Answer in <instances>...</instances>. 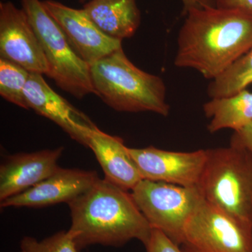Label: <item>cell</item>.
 Masks as SVG:
<instances>
[{
	"label": "cell",
	"mask_w": 252,
	"mask_h": 252,
	"mask_svg": "<svg viewBox=\"0 0 252 252\" xmlns=\"http://www.w3.org/2000/svg\"><path fill=\"white\" fill-rule=\"evenodd\" d=\"M177 37V67L213 80L252 48V15L216 6L193 8Z\"/></svg>",
	"instance_id": "1"
},
{
	"label": "cell",
	"mask_w": 252,
	"mask_h": 252,
	"mask_svg": "<svg viewBox=\"0 0 252 252\" xmlns=\"http://www.w3.org/2000/svg\"><path fill=\"white\" fill-rule=\"evenodd\" d=\"M83 9L102 32L117 40L132 37L140 26L136 0H91Z\"/></svg>",
	"instance_id": "15"
},
{
	"label": "cell",
	"mask_w": 252,
	"mask_h": 252,
	"mask_svg": "<svg viewBox=\"0 0 252 252\" xmlns=\"http://www.w3.org/2000/svg\"><path fill=\"white\" fill-rule=\"evenodd\" d=\"M131 191L152 228L180 246L186 225L203 198L198 188L142 180Z\"/></svg>",
	"instance_id": "6"
},
{
	"label": "cell",
	"mask_w": 252,
	"mask_h": 252,
	"mask_svg": "<svg viewBox=\"0 0 252 252\" xmlns=\"http://www.w3.org/2000/svg\"><path fill=\"white\" fill-rule=\"evenodd\" d=\"M145 248L147 252H184L180 246L172 241L166 235L154 228Z\"/></svg>",
	"instance_id": "20"
},
{
	"label": "cell",
	"mask_w": 252,
	"mask_h": 252,
	"mask_svg": "<svg viewBox=\"0 0 252 252\" xmlns=\"http://www.w3.org/2000/svg\"><path fill=\"white\" fill-rule=\"evenodd\" d=\"M42 4L65 34L73 49L89 65L122 47V41L106 35L84 9L69 7L54 0H45Z\"/></svg>",
	"instance_id": "10"
},
{
	"label": "cell",
	"mask_w": 252,
	"mask_h": 252,
	"mask_svg": "<svg viewBox=\"0 0 252 252\" xmlns=\"http://www.w3.org/2000/svg\"><path fill=\"white\" fill-rule=\"evenodd\" d=\"M88 147L102 167L104 179L114 185L129 191L143 180L128 147L121 137L109 135L97 127L89 137Z\"/></svg>",
	"instance_id": "14"
},
{
	"label": "cell",
	"mask_w": 252,
	"mask_h": 252,
	"mask_svg": "<svg viewBox=\"0 0 252 252\" xmlns=\"http://www.w3.org/2000/svg\"><path fill=\"white\" fill-rule=\"evenodd\" d=\"M97 172L60 167L52 175L22 193L0 203L6 207H43L70 203L98 180Z\"/></svg>",
	"instance_id": "12"
},
{
	"label": "cell",
	"mask_w": 252,
	"mask_h": 252,
	"mask_svg": "<svg viewBox=\"0 0 252 252\" xmlns=\"http://www.w3.org/2000/svg\"><path fill=\"white\" fill-rule=\"evenodd\" d=\"M31 72L16 63L0 59V95L8 102L28 109L24 90Z\"/></svg>",
	"instance_id": "18"
},
{
	"label": "cell",
	"mask_w": 252,
	"mask_h": 252,
	"mask_svg": "<svg viewBox=\"0 0 252 252\" xmlns=\"http://www.w3.org/2000/svg\"><path fill=\"white\" fill-rule=\"evenodd\" d=\"M20 252H81L69 230L58 232L44 240L26 236L20 243Z\"/></svg>",
	"instance_id": "19"
},
{
	"label": "cell",
	"mask_w": 252,
	"mask_h": 252,
	"mask_svg": "<svg viewBox=\"0 0 252 252\" xmlns=\"http://www.w3.org/2000/svg\"><path fill=\"white\" fill-rule=\"evenodd\" d=\"M198 189L209 203L252 225V154L230 144L207 149Z\"/></svg>",
	"instance_id": "4"
},
{
	"label": "cell",
	"mask_w": 252,
	"mask_h": 252,
	"mask_svg": "<svg viewBox=\"0 0 252 252\" xmlns=\"http://www.w3.org/2000/svg\"><path fill=\"white\" fill-rule=\"evenodd\" d=\"M0 59L31 73L46 75L48 72L42 46L27 14L11 1L0 3Z\"/></svg>",
	"instance_id": "9"
},
{
	"label": "cell",
	"mask_w": 252,
	"mask_h": 252,
	"mask_svg": "<svg viewBox=\"0 0 252 252\" xmlns=\"http://www.w3.org/2000/svg\"><path fill=\"white\" fill-rule=\"evenodd\" d=\"M64 147L9 156L0 166V202L22 193L52 175Z\"/></svg>",
	"instance_id": "13"
},
{
	"label": "cell",
	"mask_w": 252,
	"mask_h": 252,
	"mask_svg": "<svg viewBox=\"0 0 252 252\" xmlns=\"http://www.w3.org/2000/svg\"><path fill=\"white\" fill-rule=\"evenodd\" d=\"M230 144L248 149L252 154V122L243 128L234 131Z\"/></svg>",
	"instance_id": "21"
},
{
	"label": "cell",
	"mask_w": 252,
	"mask_h": 252,
	"mask_svg": "<svg viewBox=\"0 0 252 252\" xmlns=\"http://www.w3.org/2000/svg\"><path fill=\"white\" fill-rule=\"evenodd\" d=\"M203 111L210 119L207 130L210 133L240 130L252 122V93L245 89L228 97L211 98L204 104Z\"/></svg>",
	"instance_id": "16"
},
{
	"label": "cell",
	"mask_w": 252,
	"mask_h": 252,
	"mask_svg": "<svg viewBox=\"0 0 252 252\" xmlns=\"http://www.w3.org/2000/svg\"><path fill=\"white\" fill-rule=\"evenodd\" d=\"M28 109L52 121L72 140L88 147L89 137L97 126L50 87L42 75L31 73L24 90Z\"/></svg>",
	"instance_id": "11"
},
{
	"label": "cell",
	"mask_w": 252,
	"mask_h": 252,
	"mask_svg": "<svg viewBox=\"0 0 252 252\" xmlns=\"http://www.w3.org/2000/svg\"><path fill=\"white\" fill-rule=\"evenodd\" d=\"M42 46L48 65V76L56 85L81 99L94 94L91 68L79 57L65 34L51 17L40 0H21Z\"/></svg>",
	"instance_id": "5"
},
{
	"label": "cell",
	"mask_w": 252,
	"mask_h": 252,
	"mask_svg": "<svg viewBox=\"0 0 252 252\" xmlns=\"http://www.w3.org/2000/svg\"><path fill=\"white\" fill-rule=\"evenodd\" d=\"M252 84V48L225 72L212 80L207 89L211 98L228 97Z\"/></svg>",
	"instance_id": "17"
},
{
	"label": "cell",
	"mask_w": 252,
	"mask_h": 252,
	"mask_svg": "<svg viewBox=\"0 0 252 252\" xmlns=\"http://www.w3.org/2000/svg\"><path fill=\"white\" fill-rule=\"evenodd\" d=\"M85 0H81L84 1ZM184 6L185 14L189 9L193 8H204L207 6H215V0H181Z\"/></svg>",
	"instance_id": "23"
},
{
	"label": "cell",
	"mask_w": 252,
	"mask_h": 252,
	"mask_svg": "<svg viewBox=\"0 0 252 252\" xmlns=\"http://www.w3.org/2000/svg\"><path fill=\"white\" fill-rule=\"evenodd\" d=\"M128 152L143 180L192 188H198L207 161V149L180 152L150 146Z\"/></svg>",
	"instance_id": "8"
},
{
	"label": "cell",
	"mask_w": 252,
	"mask_h": 252,
	"mask_svg": "<svg viewBox=\"0 0 252 252\" xmlns=\"http://www.w3.org/2000/svg\"><path fill=\"white\" fill-rule=\"evenodd\" d=\"M215 1L217 7L240 10L252 15V0H215Z\"/></svg>",
	"instance_id": "22"
},
{
	"label": "cell",
	"mask_w": 252,
	"mask_h": 252,
	"mask_svg": "<svg viewBox=\"0 0 252 252\" xmlns=\"http://www.w3.org/2000/svg\"><path fill=\"white\" fill-rule=\"evenodd\" d=\"M90 68L94 94L114 110L168 116L170 107L165 83L161 78L135 66L122 47Z\"/></svg>",
	"instance_id": "3"
},
{
	"label": "cell",
	"mask_w": 252,
	"mask_h": 252,
	"mask_svg": "<svg viewBox=\"0 0 252 252\" xmlns=\"http://www.w3.org/2000/svg\"><path fill=\"white\" fill-rule=\"evenodd\" d=\"M69 231L79 250L91 246L122 248L132 240L145 247L152 230L132 194L99 178L85 193L68 203Z\"/></svg>",
	"instance_id": "2"
},
{
	"label": "cell",
	"mask_w": 252,
	"mask_h": 252,
	"mask_svg": "<svg viewBox=\"0 0 252 252\" xmlns=\"http://www.w3.org/2000/svg\"><path fill=\"white\" fill-rule=\"evenodd\" d=\"M184 252H252V225L203 198L186 225Z\"/></svg>",
	"instance_id": "7"
}]
</instances>
